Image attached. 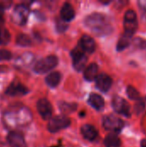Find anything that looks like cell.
Masks as SVG:
<instances>
[{
    "mask_svg": "<svg viewBox=\"0 0 146 147\" xmlns=\"http://www.w3.org/2000/svg\"><path fill=\"white\" fill-rule=\"evenodd\" d=\"M46 84L51 88H55L59 85L61 80V74L59 71H53L48 74L46 78Z\"/></svg>",
    "mask_w": 146,
    "mask_h": 147,
    "instance_id": "ac0fdd59",
    "label": "cell"
},
{
    "mask_svg": "<svg viewBox=\"0 0 146 147\" xmlns=\"http://www.w3.org/2000/svg\"><path fill=\"white\" fill-rule=\"evenodd\" d=\"M139 3L142 9H146V1L145 2H139Z\"/></svg>",
    "mask_w": 146,
    "mask_h": 147,
    "instance_id": "f1b7e54d",
    "label": "cell"
},
{
    "mask_svg": "<svg viewBox=\"0 0 146 147\" xmlns=\"http://www.w3.org/2000/svg\"><path fill=\"white\" fill-rule=\"evenodd\" d=\"M141 147H146V140H143L141 141Z\"/></svg>",
    "mask_w": 146,
    "mask_h": 147,
    "instance_id": "f546056e",
    "label": "cell"
},
{
    "mask_svg": "<svg viewBox=\"0 0 146 147\" xmlns=\"http://www.w3.org/2000/svg\"><path fill=\"white\" fill-rule=\"evenodd\" d=\"M77 108V105L74 103H61L60 104V109L64 112H70V111H74Z\"/></svg>",
    "mask_w": 146,
    "mask_h": 147,
    "instance_id": "cb8c5ba5",
    "label": "cell"
},
{
    "mask_svg": "<svg viewBox=\"0 0 146 147\" xmlns=\"http://www.w3.org/2000/svg\"><path fill=\"white\" fill-rule=\"evenodd\" d=\"M112 106L116 113L126 117H129L131 115L130 106L124 98L119 96H115L112 100Z\"/></svg>",
    "mask_w": 146,
    "mask_h": 147,
    "instance_id": "ba28073f",
    "label": "cell"
},
{
    "mask_svg": "<svg viewBox=\"0 0 146 147\" xmlns=\"http://www.w3.org/2000/svg\"><path fill=\"white\" fill-rule=\"evenodd\" d=\"M96 86L102 92H107L112 86V78L105 73H101L96 79Z\"/></svg>",
    "mask_w": 146,
    "mask_h": 147,
    "instance_id": "7c38bea8",
    "label": "cell"
},
{
    "mask_svg": "<svg viewBox=\"0 0 146 147\" xmlns=\"http://www.w3.org/2000/svg\"><path fill=\"white\" fill-rule=\"evenodd\" d=\"M10 40V33L5 28H0V45H6Z\"/></svg>",
    "mask_w": 146,
    "mask_h": 147,
    "instance_id": "7402d4cb",
    "label": "cell"
},
{
    "mask_svg": "<svg viewBox=\"0 0 146 147\" xmlns=\"http://www.w3.org/2000/svg\"><path fill=\"white\" fill-rule=\"evenodd\" d=\"M104 145L106 147H120L121 140L114 134H110L106 136L104 140Z\"/></svg>",
    "mask_w": 146,
    "mask_h": 147,
    "instance_id": "d6986e66",
    "label": "cell"
},
{
    "mask_svg": "<svg viewBox=\"0 0 146 147\" xmlns=\"http://www.w3.org/2000/svg\"><path fill=\"white\" fill-rule=\"evenodd\" d=\"M97 76H98V65L96 63H91L84 69L83 77L87 81L96 80Z\"/></svg>",
    "mask_w": 146,
    "mask_h": 147,
    "instance_id": "e0dca14e",
    "label": "cell"
},
{
    "mask_svg": "<svg viewBox=\"0 0 146 147\" xmlns=\"http://www.w3.org/2000/svg\"><path fill=\"white\" fill-rule=\"evenodd\" d=\"M65 22H65L64 20H59V21H58V22H57V29L59 31V32H63V31H65L66 28H67V24H65Z\"/></svg>",
    "mask_w": 146,
    "mask_h": 147,
    "instance_id": "484cf974",
    "label": "cell"
},
{
    "mask_svg": "<svg viewBox=\"0 0 146 147\" xmlns=\"http://www.w3.org/2000/svg\"><path fill=\"white\" fill-rule=\"evenodd\" d=\"M12 58V53L6 49H0V61L9 60Z\"/></svg>",
    "mask_w": 146,
    "mask_h": 147,
    "instance_id": "d4e9b609",
    "label": "cell"
},
{
    "mask_svg": "<svg viewBox=\"0 0 146 147\" xmlns=\"http://www.w3.org/2000/svg\"><path fill=\"white\" fill-rule=\"evenodd\" d=\"M81 132H82V134L84 137V139H86L87 140H89V141L95 140L98 135L97 129L90 124L83 125L81 128Z\"/></svg>",
    "mask_w": 146,
    "mask_h": 147,
    "instance_id": "9a60e30c",
    "label": "cell"
},
{
    "mask_svg": "<svg viewBox=\"0 0 146 147\" xmlns=\"http://www.w3.org/2000/svg\"><path fill=\"white\" fill-rule=\"evenodd\" d=\"M88 102L91 107H93L96 110H102L105 105L103 98L96 93H91L89 95Z\"/></svg>",
    "mask_w": 146,
    "mask_h": 147,
    "instance_id": "2e32d148",
    "label": "cell"
},
{
    "mask_svg": "<svg viewBox=\"0 0 146 147\" xmlns=\"http://www.w3.org/2000/svg\"><path fill=\"white\" fill-rule=\"evenodd\" d=\"M38 113L44 120H50L52 115V107L50 102L46 98H41L36 104Z\"/></svg>",
    "mask_w": 146,
    "mask_h": 147,
    "instance_id": "9c48e42d",
    "label": "cell"
},
{
    "mask_svg": "<svg viewBox=\"0 0 146 147\" xmlns=\"http://www.w3.org/2000/svg\"><path fill=\"white\" fill-rule=\"evenodd\" d=\"M132 36L130 34H127L126 33L123 34V35L120 38L118 44H117V50L118 51H122L124 49H126L131 43L132 41Z\"/></svg>",
    "mask_w": 146,
    "mask_h": 147,
    "instance_id": "ffe728a7",
    "label": "cell"
},
{
    "mask_svg": "<svg viewBox=\"0 0 146 147\" xmlns=\"http://www.w3.org/2000/svg\"><path fill=\"white\" fill-rule=\"evenodd\" d=\"M3 120L5 124L9 127H24L31 122L32 115L28 109L22 107L15 111L7 112L3 116Z\"/></svg>",
    "mask_w": 146,
    "mask_h": 147,
    "instance_id": "7a4b0ae2",
    "label": "cell"
},
{
    "mask_svg": "<svg viewBox=\"0 0 146 147\" xmlns=\"http://www.w3.org/2000/svg\"><path fill=\"white\" fill-rule=\"evenodd\" d=\"M126 93H127V96H129V98L132 99V100H138L140 97L139 92L133 86H128L127 87Z\"/></svg>",
    "mask_w": 146,
    "mask_h": 147,
    "instance_id": "603a6c76",
    "label": "cell"
},
{
    "mask_svg": "<svg viewBox=\"0 0 146 147\" xmlns=\"http://www.w3.org/2000/svg\"><path fill=\"white\" fill-rule=\"evenodd\" d=\"M78 47L84 52L88 53H92L96 50V42L92 37L89 35L84 34L79 40Z\"/></svg>",
    "mask_w": 146,
    "mask_h": 147,
    "instance_id": "4fadbf2b",
    "label": "cell"
},
{
    "mask_svg": "<svg viewBox=\"0 0 146 147\" xmlns=\"http://www.w3.org/2000/svg\"><path fill=\"white\" fill-rule=\"evenodd\" d=\"M29 16V8L25 3L17 4L13 10L11 20L17 25H24Z\"/></svg>",
    "mask_w": 146,
    "mask_h": 147,
    "instance_id": "277c9868",
    "label": "cell"
},
{
    "mask_svg": "<svg viewBox=\"0 0 146 147\" xmlns=\"http://www.w3.org/2000/svg\"><path fill=\"white\" fill-rule=\"evenodd\" d=\"M59 59L55 55H48L38 60L34 65V71L38 74H44L58 65Z\"/></svg>",
    "mask_w": 146,
    "mask_h": 147,
    "instance_id": "3957f363",
    "label": "cell"
},
{
    "mask_svg": "<svg viewBox=\"0 0 146 147\" xmlns=\"http://www.w3.org/2000/svg\"><path fill=\"white\" fill-rule=\"evenodd\" d=\"M60 17L65 22H71L75 17V10L71 4L65 3L60 9Z\"/></svg>",
    "mask_w": 146,
    "mask_h": 147,
    "instance_id": "5bb4252c",
    "label": "cell"
},
{
    "mask_svg": "<svg viewBox=\"0 0 146 147\" xmlns=\"http://www.w3.org/2000/svg\"><path fill=\"white\" fill-rule=\"evenodd\" d=\"M29 90L21 83H11L6 89L5 94L9 96H22L27 95Z\"/></svg>",
    "mask_w": 146,
    "mask_h": 147,
    "instance_id": "30bf717a",
    "label": "cell"
},
{
    "mask_svg": "<svg viewBox=\"0 0 146 147\" xmlns=\"http://www.w3.org/2000/svg\"><path fill=\"white\" fill-rule=\"evenodd\" d=\"M7 140L12 147H27L22 134L17 131H11L7 136Z\"/></svg>",
    "mask_w": 146,
    "mask_h": 147,
    "instance_id": "8fae6325",
    "label": "cell"
},
{
    "mask_svg": "<svg viewBox=\"0 0 146 147\" xmlns=\"http://www.w3.org/2000/svg\"><path fill=\"white\" fill-rule=\"evenodd\" d=\"M86 27L98 36L108 35L113 32V27L108 17L101 13H93L84 20Z\"/></svg>",
    "mask_w": 146,
    "mask_h": 147,
    "instance_id": "6da1fadb",
    "label": "cell"
},
{
    "mask_svg": "<svg viewBox=\"0 0 146 147\" xmlns=\"http://www.w3.org/2000/svg\"><path fill=\"white\" fill-rule=\"evenodd\" d=\"M3 13H4V7L2 3H0V28L3 24Z\"/></svg>",
    "mask_w": 146,
    "mask_h": 147,
    "instance_id": "4316f807",
    "label": "cell"
},
{
    "mask_svg": "<svg viewBox=\"0 0 146 147\" xmlns=\"http://www.w3.org/2000/svg\"><path fill=\"white\" fill-rule=\"evenodd\" d=\"M7 69H8V67H7V66L0 65V74H1V73H3V72H4L5 71H7Z\"/></svg>",
    "mask_w": 146,
    "mask_h": 147,
    "instance_id": "83f0119b",
    "label": "cell"
},
{
    "mask_svg": "<svg viewBox=\"0 0 146 147\" xmlns=\"http://www.w3.org/2000/svg\"><path fill=\"white\" fill-rule=\"evenodd\" d=\"M16 44L22 47H28L32 44V40L28 34H20L16 36Z\"/></svg>",
    "mask_w": 146,
    "mask_h": 147,
    "instance_id": "44dd1931",
    "label": "cell"
},
{
    "mask_svg": "<svg viewBox=\"0 0 146 147\" xmlns=\"http://www.w3.org/2000/svg\"><path fill=\"white\" fill-rule=\"evenodd\" d=\"M71 55L75 70L77 71H83L87 62V56L85 55L84 52L79 47H77L71 52Z\"/></svg>",
    "mask_w": 146,
    "mask_h": 147,
    "instance_id": "52a82bcc",
    "label": "cell"
},
{
    "mask_svg": "<svg viewBox=\"0 0 146 147\" xmlns=\"http://www.w3.org/2000/svg\"><path fill=\"white\" fill-rule=\"evenodd\" d=\"M70 125H71V120L67 116L58 115L50 119L47 125V129L50 133H57L62 129L68 127Z\"/></svg>",
    "mask_w": 146,
    "mask_h": 147,
    "instance_id": "5b68a950",
    "label": "cell"
},
{
    "mask_svg": "<svg viewBox=\"0 0 146 147\" xmlns=\"http://www.w3.org/2000/svg\"><path fill=\"white\" fill-rule=\"evenodd\" d=\"M102 123L105 129L112 131L114 133H120L125 127V123L121 119L112 115L105 116L103 118Z\"/></svg>",
    "mask_w": 146,
    "mask_h": 147,
    "instance_id": "8992f818",
    "label": "cell"
}]
</instances>
